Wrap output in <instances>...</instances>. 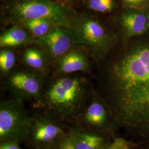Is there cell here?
I'll use <instances>...</instances> for the list:
<instances>
[{
	"instance_id": "5",
	"label": "cell",
	"mask_w": 149,
	"mask_h": 149,
	"mask_svg": "<svg viewBox=\"0 0 149 149\" xmlns=\"http://www.w3.org/2000/svg\"><path fill=\"white\" fill-rule=\"evenodd\" d=\"M60 121L47 113L31 117L25 140L37 149H58L66 135Z\"/></svg>"
},
{
	"instance_id": "10",
	"label": "cell",
	"mask_w": 149,
	"mask_h": 149,
	"mask_svg": "<svg viewBox=\"0 0 149 149\" xmlns=\"http://www.w3.org/2000/svg\"><path fill=\"white\" fill-rule=\"evenodd\" d=\"M104 103V102L100 101L94 96L77 124L86 129L87 127H100L103 125L107 119V111Z\"/></svg>"
},
{
	"instance_id": "16",
	"label": "cell",
	"mask_w": 149,
	"mask_h": 149,
	"mask_svg": "<svg viewBox=\"0 0 149 149\" xmlns=\"http://www.w3.org/2000/svg\"><path fill=\"white\" fill-rule=\"evenodd\" d=\"M88 7L91 10L101 13H110L117 7L116 0H89Z\"/></svg>"
},
{
	"instance_id": "8",
	"label": "cell",
	"mask_w": 149,
	"mask_h": 149,
	"mask_svg": "<svg viewBox=\"0 0 149 149\" xmlns=\"http://www.w3.org/2000/svg\"><path fill=\"white\" fill-rule=\"evenodd\" d=\"M116 23L120 40L138 37L149 32L145 11L124 8L116 18Z\"/></svg>"
},
{
	"instance_id": "21",
	"label": "cell",
	"mask_w": 149,
	"mask_h": 149,
	"mask_svg": "<svg viewBox=\"0 0 149 149\" xmlns=\"http://www.w3.org/2000/svg\"><path fill=\"white\" fill-rule=\"evenodd\" d=\"M59 149H76L71 138L69 136L61 144Z\"/></svg>"
},
{
	"instance_id": "19",
	"label": "cell",
	"mask_w": 149,
	"mask_h": 149,
	"mask_svg": "<svg viewBox=\"0 0 149 149\" xmlns=\"http://www.w3.org/2000/svg\"><path fill=\"white\" fill-rule=\"evenodd\" d=\"M129 144L124 139H116L108 147L105 149H129Z\"/></svg>"
},
{
	"instance_id": "17",
	"label": "cell",
	"mask_w": 149,
	"mask_h": 149,
	"mask_svg": "<svg viewBox=\"0 0 149 149\" xmlns=\"http://www.w3.org/2000/svg\"><path fill=\"white\" fill-rule=\"evenodd\" d=\"M16 56L13 52L8 49H4L0 53V69L2 72H8L14 66Z\"/></svg>"
},
{
	"instance_id": "18",
	"label": "cell",
	"mask_w": 149,
	"mask_h": 149,
	"mask_svg": "<svg viewBox=\"0 0 149 149\" xmlns=\"http://www.w3.org/2000/svg\"><path fill=\"white\" fill-rule=\"evenodd\" d=\"M124 8L146 11L149 9V0H121Z\"/></svg>"
},
{
	"instance_id": "3",
	"label": "cell",
	"mask_w": 149,
	"mask_h": 149,
	"mask_svg": "<svg viewBox=\"0 0 149 149\" xmlns=\"http://www.w3.org/2000/svg\"><path fill=\"white\" fill-rule=\"evenodd\" d=\"M72 29L77 43L87 45L98 63L104 59L120 40L117 26H107L94 18L74 21Z\"/></svg>"
},
{
	"instance_id": "14",
	"label": "cell",
	"mask_w": 149,
	"mask_h": 149,
	"mask_svg": "<svg viewBox=\"0 0 149 149\" xmlns=\"http://www.w3.org/2000/svg\"><path fill=\"white\" fill-rule=\"evenodd\" d=\"M21 23L37 38L43 37L59 26L53 22L45 19H27Z\"/></svg>"
},
{
	"instance_id": "7",
	"label": "cell",
	"mask_w": 149,
	"mask_h": 149,
	"mask_svg": "<svg viewBox=\"0 0 149 149\" xmlns=\"http://www.w3.org/2000/svg\"><path fill=\"white\" fill-rule=\"evenodd\" d=\"M7 86L17 99H38L42 95V81L29 72L19 71L11 74L7 81Z\"/></svg>"
},
{
	"instance_id": "12",
	"label": "cell",
	"mask_w": 149,
	"mask_h": 149,
	"mask_svg": "<svg viewBox=\"0 0 149 149\" xmlns=\"http://www.w3.org/2000/svg\"><path fill=\"white\" fill-rule=\"evenodd\" d=\"M30 38L23 28L18 26L12 27L0 37V47L7 48L16 47L26 44Z\"/></svg>"
},
{
	"instance_id": "20",
	"label": "cell",
	"mask_w": 149,
	"mask_h": 149,
	"mask_svg": "<svg viewBox=\"0 0 149 149\" xmlns=\"http://www.w3.org/2000/svg\"><path fill=\"white\" fill-rule=\"evenodd\" d=\"M0 149H21L18 145L17 142L6 141H2L1 144Z\"/></svg>"
},
{
	"instance_id": "9",
	"label": "cell",
	"mask_w": 149,
	"mask_h": 149,
	"mask_svg": "<svg viewBox=\"0 0 149 149\" xmlns=\"http://www.w3.org/2000/svg\"><path fill=\"white\" fill-rule=\"evenodd\" d=\"M36 42L47 49L55 59L67 53L73 45L77 43L73 29L61 26H58L43 37L37 38Z\"/></svg>"
},
{
	"instance_id": "6",
	"label": "cell",
	"mask_w": 149,
	"mask_h": 149,
	"mask_svg": "<svg viewBox=\"0 0 149 149\" xmlns=\"http://www.w3.org/2000/svg\"><path fill=\"white\" fill-rule=\"evenodd\" d=\"M30 120L21 100L2 102L0 107L1 141H24Z\"/></svg>"
},
{
	"instance_id": "15",
	"label": "cell",
	"mask_w": 149,
	"mask_h": 149,
	"mask_svg": "<svg viewBox=\"0 0 149 149\" xmlns=\"http://www.w3.org/2000/svg\"><path fill=\"white\" fill-rule=\"evenodd\" d=\"M25 63L34 69H42L44 65V58L42 53L35 48L28 49L23 56Z\"/></svg>"
},
{
	"instance_id": "4",
	"label": "cell",
	"mask_w": 149,
	"mask_h": 149,
	"mask_svg": "<svg viewBox=\"0 0 149 149\" xmlns=\"http://www.w3.org/2000/svg\"><path fill=\"white\" fill-rule=\"evenodd\" d=\"M12 13L21 22L32 19H45L61 27L72 28L74 21L66 7L49 0H23L13 6Z\"/></svg>"
},
{
	"instance_id": "22",
	"label": "cell",
	"mask_w": 149,
	"mask_h": 149,
	"mask_svg": "<svg viewBox=\"0 0 149 149\" xmlns=\"http://www.w3.org/2000/svg\"><path fill=\"white\" fill-rule=\"evenodd\" d=\"M146 14V16H147V18H148V28L149 30V9H148L147 11H145Z\"/></svg>"
},
{
	"instance_id": "1",
	"label": "cell",
	"mask_w": 149,
	"mask_h": 149,
	"mask_svg": "<svg viewBox=\"0 0 149 149\" xmlns=\"http://www.w3.org/2000/svg\"><path fill=\"white\" fill-rule=\"evenodd\" d=\"M100 62L98 96L112 122L149 130V32L120 40Z\"/></svg>"
},
{
	"instance_id": "11",
	"label": "cell",
	"mask_w": 149,
	"mask_h": 149,
	"mask_svg": "<svg viewBox=\"0 0 149 149\" xmlns=\"http://www.w3.org/2000/svg\"><path fill=\"white\" fill-rule=\"evenodd\" d=\"M59 69L62 74H70L89 69V63L85 55L79 50L65 54L59 61Z\"/></svg>"
},
{
	"instance_id": "13",
	"label": "cell",
	"mask_w": 149,
	"mask_h": 149,
	"mask_svg": "<svg viewBox=\"0 0 149 149\" xmlns=\"http://www.w3.org/2000/svg\"><path fill=\"white\" fill-rule=\"evenodd\" d=\"M70 137L76 149H99L103 141L100 136L87 131H72Z\"/></svg>"
},
{
	"instance_id": "2",
	"label": "cell",
	"mask_w": 149,
	"mask_h": 149,
	"mask_svg": "<svg viewBox=\"0 0 149 149\" xmlns=\"http://www.w3.org/2000/svg\"><path fill=\"white\" fill-rule=\"evenodd\" d=\"M90 86L84 78L64 77L49 86L42 96L46 113L59 121L77 123L89 105Z\"/></svg>"
}]
</instances>
